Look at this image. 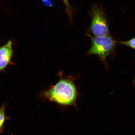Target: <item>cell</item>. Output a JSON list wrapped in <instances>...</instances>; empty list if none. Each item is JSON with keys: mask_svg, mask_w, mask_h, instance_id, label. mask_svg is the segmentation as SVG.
<instances>
[{"mask_svg": "<svg viewBox=\"0 0 135 135\" xmlns=\"http://www.w3.org/2000/svg\"><path fill=\"white\" fill-rule=\"evenodd\" d=\"M44 95L48 100L60 105L76 106L78 93L73 80L70 78H60L58 82L46 91Z\"/></svg>", "mask_w": 135, "mask_h": 135, "instance_id": "1", "label": "cell"}, {"mask_svg": "<svg viewBox=\"0 0 135 135\" xmlns=\"http://www.w3.org/2000/svg\"><path fill=\"white\" fill-rule=\"evenodd\" d=\"M89 35L91 39L92 45L88 54L97 55L101 60L105 62L106 57L113 50L115 42L110 36Z\"/></svg>", "mask_w": 135, "mask_h": 135, "instance_id": "2", "label": "cell"}, {"mask_svg": "<svg viewBox=\"0 0 135 135\" xmlns=\"http://www.w3.org/2000/svg\"><path fill=\"white\" fill-rule=\"evenodd\" d=\"M92 18L90 30L94 36H110L105 13L98 5L93 6L90 11Z\"/></svg>", "mask_w": 135, "mask_h": 135, "instance_id": "3", "label": "cell"}, {"mask_svg": "<svg viewBox=\"0 0 135 135\" xmlns=\"http://www.w3.org/2000/svg\"><path fill=\"white\" fill-rule=\"evenodd\" d=\"M12 55V42L9 40L0 48V71L4 69L9 63Z\"/></svg>", "mask_w": 135, "mask_h": 135, "instance_id": "4", "label": "cell"}, {"mask_svg": "<svg viewBox=\"0 0 135 135\" xmlns=\"http://www.w3.org/2000/svg\"><path fill=\"white\" fill-rule=\"evenodd\" d=\"M5 119L4 107L3 106L0 108V129L2 127Z\"/></svg>", "mask_w": 135, "mask_h": 135, "instance_id": "5", "label": "cell"}, {"mask_svg": "<svg viewBox=\"0 0 135 135\" xmlns=\"http://www.w3.org/2000/svg\"><path fill=\"white\" fill-rule=\"evenodd\" d=\"M65 7L68 16L70 18H72V12L70 5L68 0H62Z\"/></svg>", "mask_w": 135, "mask_h": 135, "instance_id": "6", "label": "cell"}, {"mask_svg": "<svg viewBox=\"0 0 135 135\" xmlns=\"http://www.w3.org/2000/svg\"><path fill=\"white\" fill-rule=\"evenodd\" d=\"M119 43L135 49V38L131 39L129 41L120 42Z\"/></svg>", "mask_w": 135, "mask_h": 135, "instance_id": "7", "label": "cell"}]
</instances>
